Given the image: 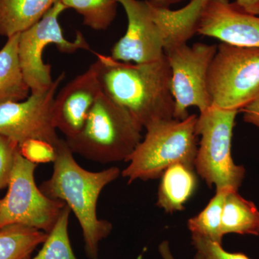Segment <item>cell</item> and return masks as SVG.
Masks as SVG:
<instances>
[{"mask_svg":"<svg viewBox=\"0 0 259 259\" xmlns=\"http://www.w3.org/2000/svg\"><path fill=\"white\" fill-rule=\"evenodd\" d=\"M97 56L101 62L102 92L143 127L174 118L171 69L166 56L159 61L134 64L116 61L111 56Z\"/></svg>","mask_w":259,"mask_h":259,"instance_id":"6da1fadb","label":"cell"},{"mask_svg":"<svg viewBox=\"0 0 259 259\" xmlns=\"http://www.w3.org/2000/svg\"><path fill=\"white\" fill-rule=\"evenodd\" d=\"M54 171L40 190L49 198L61 200L72 211L82 230L84 250L90 259L99 258V246L111 233L112 223L97 217V206L102 191L121 175L113 166L90 171L78 164L65 140L56 148Z\"/></svg>","mask_w":259,"mask_h":259,"instance_id":"7a4b0ae2","label":"cell"},{"mask_svg":"<svg viewBox=\"0 0 259 259\" xmlns=\"http://www.w3.org/2000/svg\"><path fill=\"white\" fill-rule=\"evenodd\" d=\"M143 128L129 112L102 92L81 131L65 141L73 153L90 161L127 162L142 141Z\"/></svg>","mask_w":259,"mask_h":259,"instance_id":"3957f363","label":"cell"},{"mask_svg":"<svg viewBox=\"0 0 259 259\" xmlns=\"http://www.w3.org/2000/svg\"><path fill=\"white\" fill-rule=\"evenodd\" d=\"M197 117L190 115L185 120L159 121L146 127V134L121 171L128 184L140 180L160 178L171 165L185 163L194 168L198 136L196 132Z\"/></svg>","mask_w":259,"mask_h":259,"instance_id":"277c9868","label":"cell"},{"mask_svg":"<svg viewBox=\"0 0 259 259\" xmlns=\"http://www.w3.org/2000/svg\"><path fill=\"white\" fill-rule=\"evenodd\" d=\"M238 111L211 106L197 117L196 132L200 141L194 168L216 191H238L245 177L244 167L232 158L233 128Z\"/></svg>","mask_w":259,"mask_h":259,"instance_id":"5b68a950","label":"cell"},{"mask_svg":"<svg viewBox=\"0 0 259 259\" xmlns=\"http://www.w3.org/2000/svg\"><path fill=\"white\" fill-rule=\"evenodd\" d=\"M207 88L211 106L241 111L259 95V49L218 45Z\"/></svg>","mask_w":259,"mask_h":259,"instance_id":"8992f818","label":"cell"},{"mask_svg":"<svg viewBox=\"0 0 259 259\" xmlns=\"http://www.w3.org/2000/svg\"><path fill=\"white\" fill-rule=\"evenodd\" d=\"M37 164L24 157L20 149L15 156L6 195L0 199V229L21 225L49 233L55 226L66 203L49 198L35 181Z\"/></svg>","mask_w":259,"mask_h":259,"instance_id":"52a82bcc","label":"cell"},{"mask_svg":"<svg viewBox=\"0 0 259 259\" xmlns=\"http://www.w3.org/2000/svg\"><path fill=\"white\" fill-rule=\"evenodd\" d=\"M66 10V6L58 0L40 21L20 34L19 59L30 94L44 93L54 82L51 66L42 60V53L48 46L54 44L64 54H73L79 49L91 51L81 32H77L72 41L64 37L59 18Z\"/></svg>","mask_w":259,"mask_h":259,"instance_id":"ba28073f","label":"cell"},{"mask_svg":"<svg viewBox=\"0 0 259 259\" xmlns=\"http://www.w3.org/2000/svg\"><path fill=\"white\" fill-rule=\"evenodd\" d=\"M218 45L197 42L175 48L165 53L171 74L175 100L174 119L185 120L188 109L196 107L203 112L211 107L207 88V72Z\"/></svg>","mask_w":259,"mask_h":259,"instance_id":"9c48e42d","label":"cell"},{"mask_svg":"<svg viewBox=\"0 0 259 259\" xmlns=\"http://www.w3.org/2000/svg\"><path fill=\"white\" fill-rule=\"evenodd\" d=\"M64 79L65 73H61L44 93L30 94L23 101L1 104L0 134L19 145L37 140L57 148L61 139L54 125L53 104L58 88Z\"/></svg>","mask_w":259,"mask_h":259,"instance_id":"30bf717a","label":"cell"},{"mask_svg":"<svg viewBox=\"0 0 259 259\" xmlns=\"http://www.w3.org/2000/svg\"><path fill=\"white\" fill-rule=\"evenodd\" d=\"M127 19V30L111 50V57L124 63L146 64L164 57V42L147 0H117Z\"/></svg>","mask_w":259,"mask_h":259,"instance_id":"8fae6325","label":"cell"},{"mask_svg":"<svg viewBox=\"0 0 259 259\" xmlns=\"http://www.w3.org/2000/svg\"><path fill=\"white\" fill-rule=\"evenodd\" d=\"M97 60L87 71L66 83L56 95L53 104V118L56 128L66 139L76 136L82 129L89 112L102 92Z\"/></svg>","mask_w":259,"mask_h":259,"instance_id":"7c38bea8","label":"cell"},{"mask_svg":"<svg viewBox=\"0 0 259 259\" xmlns=\"http://www.w3.org/2000/svg\"><path fill=\"white\" fill-rule=\"evenodd\" d=\"M197 34L237 47L259 49V16L243 11L230 0H210Z\"/></svg>","mask_w":259,"mask_h":259,"instance_id":"4fadbf2b","label":"cell"},{"mask_svg":"<svg viewBox=\"0 0 259 259\" xmlns=\"http://www.w3.org/2000/svg\"><path fill=\"white\" fill-rule=\"evenodd\" d=\"M156 205L167 213L184 209L197 186L194 168L177 163L165 170L161 177Z\"/></svg>","mask_w":259,"mask_h":259,"instance_id":"5bb4252c","label":"cell"},{"mask_svg":"<svg viewBox=\"0 0 259 259\" xmlns=\"http://www.w3.org/2000/svg\"><path fill=\"white\" fill-rule=\"evenodd\" d=\"M58 0H0V36L20 34L41 20Z\"/></svg>","mask_w":259,"mask_h":259,"instance_id":"9a60e30c","label":"cell"},{"mask_svg":"<svg viewBox=\"0 0 259 259\" xmlns=\"http://www.w3.org/2000/svg\"><path fill=\"white\" fill-rule=\"evenodd\" d=\"M20 34L8 37L0 50V105L23 101L30 95L19 59Z\"/></svg>","mask_w":259,"mask_h":259,"instance_id":"2e32d148","label":"cell"},{"mask_svg":"<svg viewBox=\"0 0 259 259\" xmlns=\"http://www.w3.org/2000/svg\"><path fill=\"white\" fill-rule=\"evenodd\" d=\"M222 233L223 236L229 233L259 235V210L238 191H229L227 194L223 209Z\"/></svg>","mask_w":259,"mask_h":259,"instance_id":"e0dca14e","label":"cell"},{"mask_svg":"<svg viewBox=\"0 0 259 259\" xmlns=\"http://www.w3.org/2000/svg\"><path fill=\"white\" fill-rule=\"evenodd\" d=\"M46 232L21 225L0 229V259H30L34 250L44 243Z\"/></svg>","mask_w":259,"mask_h":259,"instance_id":"ac0fdd59","label":"cell"},{"mask_svg":"<svg viewBox=\"0 0 259 259\" xmlns=\"http://www.w3.org/2000/svg\"><path fill=\"white\" fill-rule=\"evenodd\" d=\"M231 190L216 191L205 208L189 219L187 227L192 237H198L222 245V214L225 199Z\"/></svg>","mask_w":259,"mask_h":259,"instance_id":"d6986e66","label":"cell"},{"mask_svg":"<svg viewBox=\"0 0 259 259\" xmlns=\"http://www.w3.org/2000/svg\"><path fill=\"white\" fill-rule=\"evenodd\" d=\"M67 9L81 15L83 25L95 30H107L117 16V0H60Z\"/></svg>","mask_w":259,"mask_h":259,"instance_id":"ffe728a7","label":"cell"},{"mask_svg":"<svg viewBox=\"0 0 259 259\" xmlns=\"http://www.w3.org/2000/svg\"><path fill=\"white\" fill-rule=\"evenodd\" d=\"M71 212L66 204L55 226L48 233L41 249L31 259H77L71 248L68 231Z\"/></svg>","mask_w":259,"mask_h":259,"instance_id":"44dd1931","label":"cell"},{"mask_svg":"<svg viewBox=\"0 0 259 259\" xmlns=\"http://www.w3.org/2000/svg\"><path fill=\"white\" fill-rule=\"evenodd\" d=\"M192 244L195 249L194 259H250L243 253H231L214 242L192 237Z\"/></svg>","mask_w":259,"mask_h":259,"instance_id":"7402d4cb","label":"cell"},{"mask_svg":"<svg viewBox=\"0 0 259 259\" xmlns=\"http://www.w3.org/2000/svg\"><path fill=\"white\" fill-rule=\"evenodd\" d=\"M18 149L16 141L0 134V190L8 186Z\"/></svg>","mask_w":259,"mask_h":259,"instance_id":"603a6c76","label":"cell"},{"mask_svg":"<svg viewBox=\"0 0 259 259\" xmlns=\"http://www.w3.org/2000/svg\"><path fill=\"white\" fill-rule=\"evenodd\" d=\"M19 149L24 157L36 164L54 163L56 156V150L54 146L37 140H30L19 145Z\"/></svg>","mask_w":259,"mask_h":259,"instance_id":"cb8c5ba5","label":"cell"},{"mask_svg":"<svg viewBox=\"0 0 259 259\" xmlns=\"http://www.w3.org/2000/svg\"><path fill=\"white\" fill-rule=\"evenodd\" d=\"M241 111L243 112V120L245 122L256 126L259 128V95Z\"/></svg>","mask_w":259,"mask_h":259,"instance_id":"d4e9b609","label":"cell"},{"mask_svg":"<svg viewBox=\"0 0 259 259\" xmlns=\"http://www.w3.org/2000/svg\"><path fill=\"white\" fill-rule=\"evenodd\" d=\"M233 3L243 11L259 16V0H235Z\"/></svg>","mask_w":259,"mask_h":259,"instance_id":"484cf974","label":"cell"},{"mask_svg":"<svg viewBox=\"0 0 259 259\" xmlns=\"http://www.w3.org/2000/svg\"><path fill=\"white\" fill-rule=\"evenodd\" d=\"M158 251L162 259H175L170 250L169 243L167 241L161 242L158 245Z\"/></svg>","mask_w":259,"mask_h":259,"instance_id":"4316f807","label":"cell"},{"mask_svg":"<svg viewBox=\"0 0 259 259\" xmlns=\"http://www.w3.org/2000/svg\"><path fill=\"white\" fill-rule=\"evenodd\" d=\"M151 4L160 8H170L173 5L182 3L185 0H147Z\"/></svg>","mask_w":259,"mask_h":259,"instance_id":"83f0119b","label":"cell"}]
</instances>
